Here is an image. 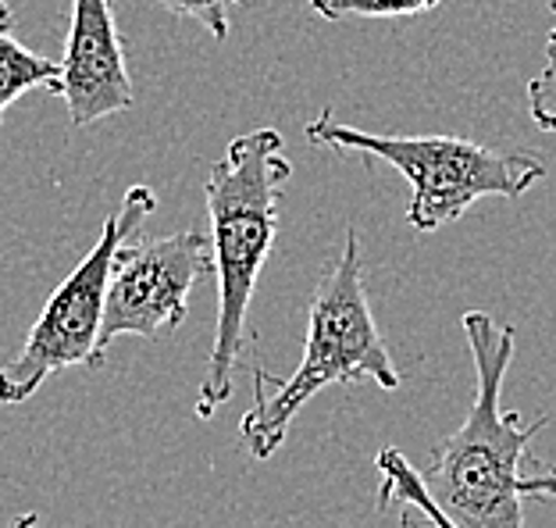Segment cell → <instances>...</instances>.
Returning <instances> with one entry per match:
<instances>
[{
  "label": "cell",
  "instance_id": "obj_10",
  "mask_svg": "<svg viewBox=\"0 0 556 528\" xmlns=\"http://www.w3.org/2000/svg\"><path fill=\"white\" fill-rule=\"evenodd\" d=\"M446 0H311L314 15L325 22H343V18H407L435 11Z\"/></svg>",
  "mask_w": 556,
  "mask_h": 528
},
{
  "label": "cell",
  "instance_id": "obj_3",
  "mask_svg": "<svg viewBox=\"0 0 556 528\" xmlns=\"http://www.w3.org/2000/svg\"><path fill=\"white\" fill-rule=\"evenodd\" d=\"M364 379L382 389H400L403 382L368 304L361 236L357 229H346L343 254L311 300L307 339H303L296 372L289 379H275L264 368H254V404L239 422V436L250 457L268 461L286 443L296 414L325 386H350Z\"/></svg>",
  "mask_w": 556,
  "mask_h": 528
},
{
  "label": "cell",
  "instance_id": "obj_14",
  "mask_svg": "<svg viewBox=\"0 0 556 528\" xmlns=\"http://www.w3.org/2000/svg\"><path fill=\"white\" fill-rule=\"evenodd\" d=\"M36 525H40V514H18L11 528H36Z\"/></svg>",
  "mask_w": 556,
  "mask_h": 528
},
{
  "label": "cell",
  "instance_id": "obj_7",
  "mask_svg": "<svg viewBox=\"0 0 556 528\" xmlns=\"http://www.w3.org/2000/svg\"><path fill=\"white\" fill-rule=\"evenodd\" d=\"M58 97L65 100L75 129L122 115L136 104L111 0H72Z\"/></svg>",
  "mask_w": 556,
  "mask_h": 528
},
{
  "label": "cell",
  "instance_id": "obj_5",
  "mask_svg": "<svg viewBox=\"0 0 556 528\" xmlns=\"http://www.w3.org/2000/svg\"><path fill=\"white\" fill-rule=\"evenodd\" d=\"M154 211L157 193L150 186L139 183L125 190L122 208L104 222L97 243L86 250V257L75 264L68 279L50 293L40 318L25 332L22 350L8 364H0V404H25L50 375L65 368H104L108 350L100 343V329H104L111 268H115L122 243L139 236Z\"/></svg>",
  "mask_w": 556,
  "mask_h": 528
},
{
  "label": "cell",
  "instance_id": "obj_9",
  "mask_svg": "<svg viewBox=\"0 0 556 528\" xmlns=\"http://www.w3.org/2000/svg\"><path fill=\"white\" fill-rule=\"evenodd\" d=\"M375 464H378V472H382V489H378V507L382 511L389 504H403L400 521H407L414 528H460L435 504L421 479V472H417L396 447L378 450Z\"/></svg>",
  "mask_w": 556,
  "mask_h": 528
},
{
  "label": "cell",
  "instance_id": "obj_12",
  "mask_svg": "<svg viewBox=\"0 0 556 528\" xmlns=\"http://www.w3.org/2000/svg\"><path fill=\"white\" fill-rule=\"evenodd\" d=\"M157 4L164 11H172V15H179V18L200 22L214 40L222 43L225 36H229V11L247 4V0H157Z\"/></svg>",
  "mask_w": 556,
  "mask_h": 528
},
{
  "label": "cell",
  "instance_id": "obj_1",
  "mask_svg": "<svg viewBox=\"0 0 556 528\" xmlns=\"http://www.w3.org/2000/svg\"><path fill=\"white\" fill-rule=\"evenodd\" d=\"M278 129L239 133L214 161L204 183L211 218V254L218 279V322L204 382L197 393V418L211 422L232 397V372L250 339V300L278 236V204L293 175Z\"/></svg>",
  "mask_w": 556,
  "mask_h": 528
},
{
  "label": "cell",
  "instance_id": "obj_13",
  "mask_svg": "<svg viewBox=\"0 0 556 528\" xmlns=\"http://www.w3.org/2000/svg\"><path fill=\"white\" fill-rule=\"evenodd\" d=\"M521 489H525V496L556 500V461L542 464L535 475H521Z\"/></svg>",
  "mask_w": 556,
  "mask_h": 528
},
{
  "label": "cell",
  "instance_id": "obj_8",
  "mask_svg": "<svg viewBox=\"0 0 556 528\" xmlns=\"http://www.w3.org/2000/svg\"><path fill=\"white\" fill-rule=\"evenodd\" d=\"M15 29H18L15 11L0 0V122H4L11 104L29 90L58 93L61 86V61L33 54L29 47L18 43Z\"/></svg>",
  "mask_w": 556,
  "mask_h": 528
},
{
  "label": "cell",
  "instance_id": "obj_6",
  "mask_svg": "<svg viewBox=\"0 0 556 528\" xmlns=\"http://www.w3.org/2000/svg\"><path fill=\"white\" fill-rule=\"evenodd\" d=\"M211 275L214 254L207 232L186 229L161 240H125L111 268L100 343L108 350L122 336L154 339L164 329H179L197 282Z\"/></svg>",
  "mask_w": 556,
  "mask_h": 528
},
{
  "label": "cell",
  "instance_id": "obj_2",
  "mask_svg": "<svg viewBox=\"0 0 556 528\" xmlns=\"http://www.w3.org/2000/svg\"><path fill=\"white\" fill-rule=\"evenodd\" d=\"M460 322L475 357V404L460 429L435 447L421 479L460 528H525L521 461L546 418L525 422L521 411L500 407L517 343L514 325H500L485 311H467Z\"/></svg>",
  "mask_w": 556,
  "mask_h": 528
},
{
  "label": "cell",
  "instance_id": "obj_4",
  "mask_svg": "<svg viewBox=\"0 0 556 528\" xmlns=\"http://www.w3.org/2000/svg\"><path fill=\"white\" fill-rule=\"evenodd\" d=\"M307 140L339 154H371L410 183L407 225L435 232L457 222L482 197L517 200L542 183L546 165L521 150H496L460 136H382L336 122L332 108L307 122Z\"/></svg>",
  "mask_w": 556,
  "mask_h": 528
},
{
  "label": "cell",
  "instance_id": "obj_11",
  "mask_svg": "<svg viewBox=\"0 0 556 528\" xmlns=\"http://www.w3.org/2000/svg\"><path fill=\"white\" fill-rule=\"evenodd\" d=\"M549 8L556 15V0H549ZM528 115L542 133H556V25L546 40V65L528 83Z\"/></svg>",
  "mask_w": 556,
  "mask_h": 528
}]
</instances>
